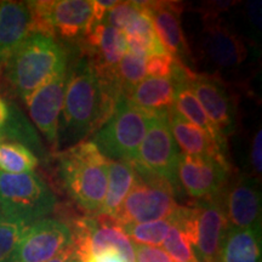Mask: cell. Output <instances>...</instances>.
<instances>
[{
  "instance_id": "cell-21",
  "label": "cell",
  "mask_w": 262,
  "mask_h": 262,
  "mask_svg": "<svg viewBox=\"0 0 262 262\" xmlns=\"http://www.w3.org/2000/svg\"><path fill=\"white\" fill-rule=\"evenodd\" d=\"M168 123L176 145L182 155L187 156H226V148L219 145L201 127L189 123L176 112L173 107L168 111Z\"/></svg>"
},
{
  "instance_id": "cell-3",
  "label": "cell",
  "mask_w": 262,
  "mask_h": 262,
  "mask_svg": "<svg viewBox=\"0 0 262 262\" xmlns=\"http://www.w3.org/2000/svg\"><path fill=\"white\" fill-rule=\"evenodd\" d=\"M108 160L93 141L71 146L58 156V170L68 195L83 210L100 214L107 192Z\"/></svg>"
},
{
  "instance_id": "cell-24",
  "label": "cell",
  "mask_w": 262,
  "mask_h": 262,
  "mask_svg": "<svg viewBox=\"0 0 262 262\" xmlns=\"http://www.w3.org/2000/svg\"><path fill=\"white\" fill-rule=\"evenodd\" d=\"M173 97L175 90L172 80L155 77L145 78L126 96L131 103L148 112L170 110L173 107Z\"/></svg>"
},
{
  "instance_id": "cell-9",
  "label": "cell",
  "mask_w": 262,
  "mask_h": 262,
  "mask_svg": "<svg viewBox=\"0 0 262 262\" xmlns=\"http://www.w3.org/2000/svg\"><path fill=\"white\" fill-rule=\"evenodd\" d=\"M168 111L152 112L148 129L134 164L168 181L178 192L180 150L170 131Z\"/></svg>"
},
{
  "instance_id": "cell-37",
  "label": "cell",
  "mask_w": 262,
  "mask_h": 262,
  "mask_svg": "<svg viewBox=\"0 0 262 262\" xmlns=\"http://www.w3.org/2000/svg\"><path fill=\"white\" fill-rule=\"evenodd\" d=\"M0 140H4V136H3L2 134H0Z\"/></svg>"
},
{
  "instance_id": "cell-10",
  "label": "cell",
  "mask_w": 262,
  "mask_h": 262,
  "mask_svg": "<svg viewBox=\"0 0 262 262\" xmlns=\"http://www.w3.org/2000/svg\"><path fill=\"white\" fill-rule=\"evenodd\" d=\"M71 233L72 247L80 261L89 255L116 250L126 262H136L134 243L112 217L104 215L79 217L74 220Z\"/></svg>"
},
{
  "instance_id": "cell-4",
  "label": "cell",
  "mask_w": 262,
  "mask_h": 262,
  "mask_svg": "<svg viewBox=\"0 0 262 262\" xmlns=\"http://www.w3.org/2000/svg\"><path fill=\"white\" fill-rule=\"evenodd\" d=\"M171 221L188 239L199 262H219L222 241L229 226L220 195L179 206Z\"/></svg>"
},
{
  "instance_id": "cell-34",
  "label": "cell",
  "mask_w": 262,
  "mask_h": 262,
  "mask_svg": "<svg viewBox=\"0 0 262 262\" xmlns=\"http://www.w3.org/2000/svg\"><path fill=\"white\" fill-rule=\"evenodd\" d=\"M248 16L255 29L261 28V3L251 2L248 5Z\"/></svg>"
},
{
  "instance_id": "cell-20",
  "label": "cell",
  "mask_w": 262,
  "mask_h": 262,
  "mask_svg": "<svg viewBox=\"0 0 262 262\" xmlns=\"http://www.w3.org/2000/svg\"><path fill=\"white\" fill-rule=\"evenodd\" d=\"M189 68L185 63L176 62L171 80L175 90V97H173V110L182 116L189 123L194 124L195 126L201 127L209 134L219 145L226 148V139L219 133L214 124L210 122L203 110L198 98L193 93L191 85L188 83Z\"/></svg>"
},
{
  "instance_id": "cell-7",
  "label": "cell",
  "mask_w": 262,
  "mask_h": 262,
  "mask_svg": "<svg viewBox=\"0 0 262 262\" xmlns=\"http://www.w3.org/2000/svg\"><path fill=\"white\" fill-rule=\"evenodd\" d=\"M135 181L123 203L116 221L125 224H142L171 219L179 204L176 189L168 181L135 165Z\"/></svg>"
},
{
  "instance_id": "cell-31",
  "label": "cell",
  "mask_w": 262,
  "mask_h": 262,
  "mask_svg": "<svg viewBox=\"0 0 262 262\" xmlns=\"http://www.w3.org/2000/svg\"><path fill=\"white\" fill-rule=\"evenodd\" d=\"M136 262H173L163 249L134 244Z\"/></svg>"
},
{
  "instance_id": "cell-8",
  "label": "cell",
  "mask_w": 262,
  "mask_h": 262,
  "mask_svg": "<svg viewBox=\"0 0 262 262\" xmlns=\"http://www.w3.org/2000/svg\"><path fill=\"white\" fill-rule=\"evenodd\" d=\"M34 22V33L55 39H83L95 26L93 2L54 0L27 3Z\"/></svg>"
},
{
  "instance_id": "cell-17",
  "label": "cell",
  "mask_w": 262,
  "mask_h": 262,
  "mask_svg": "<svg viewBox=\"0 0 262 262\" xmlns=\"http://www.w3.org/2000/svg\"><path fill=\"white\" fill-rule=\"evenodd\" d=\"M202 50L212 64L220 68L237 67L248 56L243 39L210 16H206L202 32Z\"/></svg>"
},
{
  "instance_id": "cell-13",
  "label": "cell",
  "mask_w": 262,
  "mask_h": 262,
  "mask_svg": "<svg viewBox=\"0 0 262 262\" xmlns=\"http://www.w3.org/2000/svg\"><path fill=\"white\" fill-rule=\"evenodd\" d=\"M188 83L210 122L225 139L235 131V104L216 77L189 71Z\"/></svg>"
},
{
  "instance_id": "cell-26",
  "label": "cell",
  "mask_w": 262,
  "mask_h": 262,
  "mask_svg": "<svg viewBox=\"0 0 262 262\" xmlns=\"http://www.w3.org/2000/svg\"><path fill=\"white\" fill-rule=\"evenodd\" d=\"M171 226V219H166L142 224H125L122 225V228L126 237L133 239L134 243L137 245L160 247L165 241Z\"/></svg>"
},
{
  "instance_id": "cell-2",
  "label": "cell",
  "mask_w": 262,
  "mask_h": 262,
  "mask_svg": "<svg viewBox=\"0 0 262 262\" xmlns=\"http://www.w3.org/2000/svg\"><path fill=\"white\" fill-rule=\"evenodd\" d=\"M68 54L57 39L33 33L4 66L5 77L15 93L26 101L52 78L67 71Z\"/></svg>"
},
{
  "instance_id": "cell-5",
  "label": "cell",
  "mask_w": 262,
  "mask_h": 262,
  "mask_svg": "<svg viewBox=\"0 0 262 262\" xmlns=\"http://www.w3.org/2000/svg\"><path fill=\"white\" fill-rule=\"evenodd\" d=\"M150 116L152 112L122 96L107 122L95 133L93 142L107 159L134 163L146 136Z\"/></svg>"
},
{
  "instance_id": "cell-33",
  "label": "cell",
  "mask_w": 262,
  "mask_h": 262,
  "mask_svg": "<svg viewBox=\"0 0 262 262\" xmlns=\"http://www.w3.org/2000/svg\"><path fill=\"white\" fill-rule=\"evenodd\" d=\"M81 262H126L116 250H104L102 253L89 255Z\"/></svg>"
},
{
  "instance_id": "cell-22",
  "label": "cell",
  "mask_w": 262,
  "mask_h": 262,
  "mask_svg": "<svg viewBox=\"0 0 262 262\" xmlns=\"http://www.w3.org/2000/svg\"><path fill=\"white\" fill-rule=\"evenodd\" d=\"M110 160V159H108ZM135 168L133 163L124 160H110L108 163L107 192L100 214L116 220L126 195L135 181Z\"/></svg>"
},
{
  "instance_id": "cell-23",
  "label": "cell",
  "mask_w": 262,
  "mask_h": 262,
  "mask_svg": "<svg viewBox=\"0 0 262 262\" xmlns=\"http://www.w3.org/2000/svg\"><path fill=\"white\" fill-rule=\"evenodd\" d=\"M219 262H261V231L228 226Z\"/></svg>"
},
{
  "instance_id": "cell-25",
  "label": "cell",
  "mask_w": 262,
  "mask_h": 262,
  "mask_svg": "<svg viewBox=\"0 0 262 262\" xmlns=\"http://www.w3.org/2000/svg\"><path fill=\"white\" fill-rule=\"evenodd\" d=\"M39 159L19 141L0 140V172L27 173L34 172Z\"/></svg>"
},
{
  "instance_id": "cell-29",
  "label": "cell",
  "mask_w": 262,
  "mask_h": 262,
  "mask_svg": "<svg viewBox=\"0 0 262 262\" xmlns=\"http://www.w3.org/2000/svg\"><path fill=\"white\" fill-rule=\"evenodd\" d=\"M137 11H139L137 2H117V4L104 16L103 22L123 32Z\"/></svg>"
},
{
  "instance_id": "cell-15",
  "label": "cell",
  "mask_w": 262,
  "mask_h": 262,
  "mask_svg": "<svg viewBox=\"0 0 262 262\" xmlns=\"http://www.w3.org/2000/svg\"><path fill=\"white\" fill-rule=\"evenodd\" d=\"M67 85V71L52 78L25 101L33 123L51 146L58 145V130Z\"/></svg>"
},
{
  "instance_id": "cell-19",
  "label": "cell",
  "mask_w": 262,
  "mask_h": 262,
  "mask_svg": "<svg viewBox=\"0 0 262 262\" xmlns=\"http://www.w3.org/2000/svg\"><path fill=\"white\" fill-rule=\"evenodd\" d=\"M34 33V22L27 3H0V70Z\"/></svg>"
},
{
  "instance_id": "cell-32",
  "label": "cell",
  "mask_w": 262,
  "mask_h": 262,
  "mask_svg": "<svg viewBox=\"0 0 262 262\" xmlns=\"http://www.w3.org/2000/svg\"><path fill=\"white\" fill-rule=\"evenodd\" d=\"M261 145H262V133L260 129L256 134H255L253 143H251V150H250V164H251V166H253L255 179H257V175L260 176L262 172Z\"/></svg>"
},
{
  "instance_id": "cell-12",
  "label": "cell",
  "mask_w": 262,
  "mask_h": 262,
  "mask_svg": "<svg viewBox=\"0 0 262 262\" xmlns=\"http://www.w3.org/2000/svg\"><path fill=\"white\" fill-rule=\"evenodd\" d=\"M72 245L68 225L42 219L31 225L8 262H47Z\"/></svg>"
},
{
  "instance_id": "cell-16",
  "label": "cell",
  "mask_w": 262,
  "mask_h": 262,
  "mask_svg": "<svg viewBox=\"0 0 262 262\" xmlns=\"http://www.w3.org/2000/svg\"><path fill=\"white\" fill-rule=\"evenodd\" d=\"M83 39L85 56L93 63L96 73L101 77L116 74L118 64L127 51L124 33L101 22L93 26Z\"/></svg>"
},
{
  "instance_id": "cell-30",
  "label": "cell",
  "mask_w": 262,
  "mask_h": 262,
  "mask_svg": "<svg viewBox=\"0 0 262 262\" xmlns=\"http://www.w3.org/2000/svg\"><path fill=\"white\" fill-rule=\"evenodd\" d=\"M176 62H178V60H175L169 52L152 55V56L147 57L145 61L146 74H149V77L171 79Z\"/></svg>"
},
{
  "instance_id": "cell-28",
  "label": "cell",
  "mask_w": 262,
  "mask_h": 262,
  "mask_svg": "<svg viewBox=\"0 0 262 262\" xmlns=\"http://www.w3.org/2000/svg\"><path fill=\"white\" fill-rule=\"evenodd\" d=\"M31 225L0 214V262H8Z\"/></svg>"
},
{
  "instance_id": "cell-36",
  "label": "cell",
  "mask_w": 262,
  "mask_h": 262,
  "mask_svg": "<svg viewBox=\"0 0 262 262\" xmlns=\"http://www.w3.org/2000/svg\"><path fill=\"white\" fill-rule=\"evenodd\" d=\"M71 262H81V261L79 260V257H78L77 255H74V257L72 258V261H71Z\"/></svg>"
},
{
  "instance_id": "cell-35",
  "label": "cell",
  "mask_w": 262,
  "mask_h": 262,
  "mask_svg": "<svg viewBox=\"0 0 262 262\" xmlns=\"http://www.w3.org/2000/svg\"><path fill=\"white\" fill-rule=\"evenodd\" d=\"M74 249L72 245H70L68 248H66L64 250H62L60 254L56 255L55 257H52L51 260H49L47 262H71L72 258L74 257Z\"/></svg>"
},
{
  "instance_id": "cell-14",
  "label": "cell",
  "mask_w": 262,
  "mask_h": 262,
  "mask_svg": "<svg viewBox=\"0 0 262 262\" xmlns=\"http://www.w3.org/2000/svg\"><path fill=\"white\" fill-rule=\"evenodd\" d=\"M220 201L231 227L261 231V191L257 179L241 176L226 186Z\"/></svg>"
},
{
  "instance_id": "cell-18",
  "label": "cell",
  "mask_w": 262,
  "mask_h": 262,
  "mask_svg": "<svg viewBox=\"0 0 262 262\" xmlns=\"http://www.w3.org/2000/svg\"><path fill=\"white\" fill-rule=\"evenodd\" d=\"M153 28L171 56L183 63L189 58V48L180 21V4L173 2H145Z\"/></svg>"
},
{
  "instance_id": "cell-6",
  "label": "cell",
  "mask_w": 262,
  "mask_h": 262,
  "mask_svg": "<svg viewBox=\"0 0 262 262\" xmlns=\"http://www.w3.org/2000/svg\"><path fill=\"white\" fill-rule=\"evenodd\" d=\"M56 205V195L38 173L0 172V214L32 225Z\"/></svg>"
},
{
  "instance_id": "cell-1",
  "label": "cell",
  "mask_w": 262,
  "mask_h": 262,
  "mask_svg": "<svg viewBox=\"0 0 262 262\" xmlns=\"http://www.w3.org/2000/svg\"><path fill=\"white\" fill-rule=\"evenodd\" d=\"M122 96L119 85L100 79L86 56L75 60L67 68L58 137L71 146L83 142L107 122Z\"/></svg>"
},
{
  "instance_id": "cell-11",
  "label": "cell",
  "mask_w": 262,
  "mask_h": 262,
  "mask_svg": "<svg viewBox=\"0 0 262 262\" xmlns=\"http://www.w3.org/2000/svg\"><path fill=\"white\" fill-rule=\"evenodd\" d=\"M231 166L226 156H187L180 153V188L195 201L219 196L228 185Z\"/></svg>"
},
{
  "instance_id": "cell-27",
  "label": "cell",
  "mask_w": 262,
  "mask_h": 262,
  "mask_svg": "<svg viewBox=\"0 0 262 262\" xmlns=\"http://www.w3.org/2000/svg\"><path fill=\"white\" fill-rule=\"evenodd\" d=\"M146 58L126 51L117 67V79L123 96H127L131 91L146 78Z\"/></svg>"
}]
</instances>
